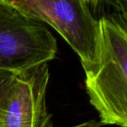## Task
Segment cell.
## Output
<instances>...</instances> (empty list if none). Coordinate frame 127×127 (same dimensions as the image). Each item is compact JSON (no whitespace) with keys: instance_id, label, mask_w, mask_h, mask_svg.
<instances>
[{"instance_id":"obj_1","label":"cell","mask_w":127,"mask_h":127,"mask_svg":"<svg viewBox=\"0 0 127 127\" xmlns=\"http://www.w3.org/2000/svg\"><path fill=\"white\" fill-rule=\"evenodd\" d=\"M95 61L85 71L89 100L101 125L127 127V11L97 18Z\"/></svg>"},{"instance_id":"obj_2","label":"cell","mask_w":127,"mask_h":127,"mask_svg":"<svg viewBox=\"0 0 127 127\" xmlns=\"http://www.w3.org/2000/svg\"><path fill=\"white\" fill-rule=\"evenodd\" d=\"M58 43L45 25L0 0V70L18 74L56 58Z\"/></svg>"},{"instance_id":"obj_3","label":"cell","mask_w":127,"mask_h":127,"mask_svg":"<svg viewBox=\"0 0 127 127\" xmlns=\"http://www.w3.org/2000/svg\"><path fill=\"white\" fill-rule=\"evenodd\" d=\"M27 17L46 24L60 34L79 57L84 71L95 61L97 18L93 1L9 0Z\"/></svg>"},{"instance_id":"obj_4","label":"cell","mask_w":127,"mask_h":127,"mask_svg":"<svg viewBox=\"0 0 127 127\" xmlns=\"http://www.w3.org/2000/svg\"><path fill=\"white\" fill-rule=\"evenodd\" d=\"M48 64L18 73L1 105L0 127H52L46 105Z\"/></svg>"},{"instance_id":"obj_5","label":"cell","mask_w":127,"mask_h":127,"mask_svg":"<svg viewBox=\"0 0 127 127\" xmlns=\"http://www.w3.org/2000/svg\"><path fill=\"white\" fill-rule=\"evenodd\" d=\"M15 76H16L15 73L0 70V111H1V105H2L4 97L9 87L11 86Z\"/></svg>"},{"instance_id":"obj_6","label":"cell","mask_w":127,"mask_h":127,"mask_svg":"<svg viewBox=\"0 0 127 127\" xmlns=\"http://www.w3.org/2000/svg\"><path fill=\"white\" fill-rule=\"evenodd\" d=\"M102 125L99 123L98 121H96V120H90V121L84 122L79 125H74L72 127H101Z\"/></svg>"}]
</instances>
